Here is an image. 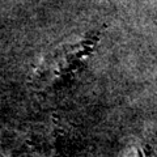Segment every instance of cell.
Here are the masks:
<instances>
[{"mask_svg":"<svg viewBox=\"0 0 157 157\" xmlns=\"http://www.w3.org/2000/svg\"><path fill=\"white\" fill-rule=\"evenodd\" d=\"M101 38L96 30L75 43L59 46L45 56L33 75V85L39 89H51L73 80L85 66Z\"/></svg>","mask_w":157,"mask_h":157,"instance_id":"obj_1","label":"cell"}]
</instances>
